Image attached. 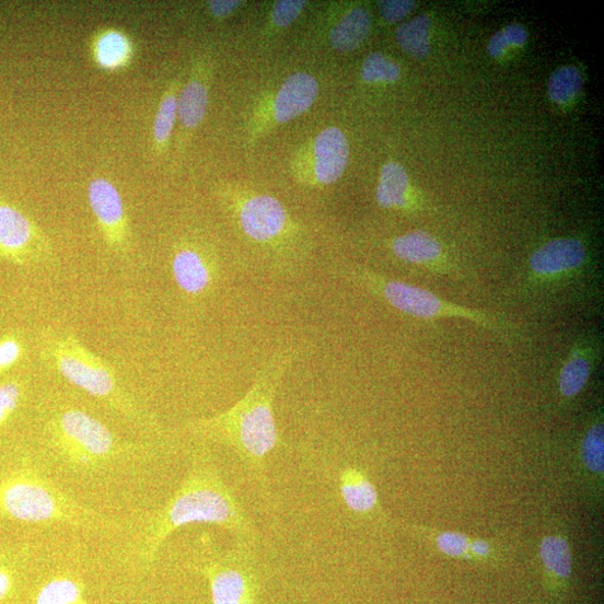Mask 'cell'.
I'll list each match as a JSON object with an SVG mask.
<instances>
[{
  "label": "cell",
  "instance_id": "6da1fadb",
  "mask_svg": "<svg viewBox=\"0 0 604 604\" xmlns=\"http://www.w3.org/2000/svg\"><path fill=\"white\" fill-rule=\"evenodd\" d=\"M214 525L228 531L235 542L258 546L260 536L240 500L225 483L209 444L198 442L177 490L165 506L148 520L142 532L139 557L153 565L166 539L182 527Z\"/></svg>",
  "mask_w": 604,
  "mask_h": 604
},
{
  "label": "cell",
  "instance_id": "7a4b0ae2",
  "mask_svg": "<svg viewBox=\"0 0 604 604\" xmlns=\"http://www.w3.org/2000/svg\"><path fill=\"white\" fill-rule=\"evenodd\" d=\"M297 358V350H279L259 371L247 393L228 411L187 426L198 442L232 449L254 481L269 513L275 511L267 477V458L281 443L274 403L281 382Z\"/></svg>",
  "mask_w": 604,
  "mask_h": 604
},
{
  "label": "cell",
  "instance_id": "3957f363",
  "mask_svg": "<svg viewBox=\"0 0 604 604\" xmlns=\"http://www.w3.org/2000/svg\"><path fill=\"white\" fill-rule=\"evenodd\" d=\"M40 346L44 362L69 383L132 423L149 432H160L156 421L123 386L115 369L88 349L73 333L49 328L43 333Z\"/></svg>",
  "mask_w": 604,
  "mask_h": 604
},
{
  "label": "cell",
  "instance_id": "277c9868",
  "mask_svg": "<svg viewBox=\"0 0 604 604\" xmlns=\"http://www.w3.org/2000/svg\"><path fill=\"white\" fill-rule=\"evenodd\" d=\"M47 433L59 462L78 474L104 472L129 449L105 423L76 408L53 416Z\"/></svg>",
  "mask_w": 604,
  "mask_h": 604
},
{
  "label": "cell",
  "instance_id": "5b68a950",
  "mask_svg": "<svg viewBox=\"0 0 604 604\" xmlns=\"http://www.w3.org/2000/svg\"><path fill=\"white\" fill-rule=\"evenodd\" d=\"M0 518L27 524L77 526L93 520L77 501L31 468L0 479Z\"/></svg>",
  "mask_w": 604,
  "mask_h": 604
},
{
  "label": "cell",
  "instance_id": "8992f818",
  "mask_svg": "<svg viewBox=\"0 0 604 604\" xmlns=\"http://www.w3.org/2000/svg\"><path fill=\"white\" fill-rule=\"evenodd\" d=\"M357 282L379 295L396 311L419 320L460 317L476 323L497 334L513 337L514 325L500 316L452 304L423 288L402 282L367 269L348 274Z\"/></svg>",
  "mask_w": 604,
  "mask_h": 604
},
{
  "label": "cell",
  "instance_id": "52a82bcc",
  "mask_svg": "<svg viewBox=\"0 0 604 604\" xmlns=\"http://www.w3.org/2000/svg\"><path fill=\"white\" fill-rule=\"evenodd\" d=\"M193 564L210 586L213 604H258L262 589L258 546L235 542L229 549L204 544Z\"/></svg>",
  "mask_w": 604,
  "mask_h": 604
},
{
  "label": "cell",
  "instance_id": "ba28073f",
  "mask_svg": "<svg viewBox=\"0 0 604 604\" xmlns=\"http://www.w3.org/2000/svg\"><path fill=\"white\" fill-rule=\"evenodd\" d=\"M229 207L245 236L272 252L276 270L292 271L297 257L290 243L295 229L280 201L269 195H251Z\"/></svg>",
  "mask_w": 604,
  "mask_h": 604
},
{
  "label": "cell",
  "instance_id": "9c48e42d",
  "mask_svg": "<svg viewBox=\"0 0 604 604\" xmlns=\"http://www.w3.org/2000/svg\"><path fill=\"white\" fill-rule=\"evenodd\" d=\"M306 464L350 514L370 516L379 511V493L368 473L337 456L330 444L311 450Z\"/></svg>",
  "mask_w": 604,
  "mask_h": 604
},
{
  "label": "cell",
  "instance_id": "30bf717a",
  "mask_svg": "<svg viewBox=\"0 0 604 604\" xmlns=\"http://www.w3.org/2000/svg\"><path fill=\"white\" fill-rule=\"evenodd\" d=\"M53 257L54 246L44 231L23 211L0 200V258L31 267Z\"/></svg>",
  "mask_w": 604,
  "mask_h": 604
},
{
  "label": "cell",
  "instance_id": "8fae6325",
  "mask_svg": "<svg viewBox=\"0 0 604 604\" xmlns=\"http://www.w3.org/2000/svg\"><path fill=\"white\" fill-rule=\"evenodd\" d=\"M88 198L105 243L116 254L127 255L132 243V232L123 196L117 187L107 178H93L89 183Z\"/></svg>",
  "mask_w": 604,
  "mask_h": 604
},
{
  "label": "cell",
  "instance_id": "7c38bea8",
  "mask_svg": "<svg viewBox=\"0 0 604 604\" xmlns=\"http://www.w3.org/2000/svg\"><path fill=\"white\" fill-rule=\"evenodd\" d=\"M172 272L178 289L191 299L207 297L219 281L216 260L194 244L186 243L175 249Z\"/></svg>",
  "mask_w": 604,
  "mask_h": 604
},
{
  "label": "cell",
  "instance_id": "4fadbf2b",
  "mask_svg": "<svg viewBox=\"0 0 604 604\" xmlns=\"http://www.w3.org/2000/svg\"><path fill=\"white\" fill-rule=\"evenodd\" d=\"M585 258L586 251L580 240L557 239L534 252L530 258V267L538 278H556L579 269Z\"/></svg>",
  "mask_w": 604,
  "mask_h": 604
},
{
  "label": "cell",
  "instance_id": "5bb4252c",
  "mask_svg": "<svg viewBox=\"0 0 604 604\" xmlns=\"http://www.w3.org/2000/svg\"><path fill=\"white\" fill-rule=\"evenodd\" d=\"M209 106V86L204 63L194 66L191 77L177 98V117L181 124L179 149L186 138L204 121Z\"/></svg>",
  "mask_w": 604,
  "mask_h": 604
},
{
  "label": "cell",
  "instance_id": "9a60e30c",
  "mask_svg": "<svg viewBox=\"0 0 604 604\" xmlns=\"http://www.w3.org/2000/svg\"><path fill=\"white\" fill-rule=\"evenodd\" d=\"M349 160L348 141L338 128H328L317 136L313 146L315 179L330 185L345 172Z\"/></svg>",
  "mask_w": 604,
  "mask_h": 604
},
{
  "label": "cell",
  "instance_id": "2e32d148",
  "mask_svg": "<svg viewBox=\"0 0 604 604\" xmlns=\"http://www.w3.org/2000/svg\"><path fill=\"white\" fill-rule=\"evenodd\" d=\"M90 54L98 69L117 72L131 65L135 58V44L126 32L107 27L93 35Z\"/></svg>",
  "mask_w": 604,
  "mask_h": 604
},
{
  "label": "cell",
  "instance_id": "e0dca14e",
  "mask_svg": "<svg viewBox=\"0 0 604 604\" xmlns=\"http://www.w3.org/2000/svg\"><path fill=\"white\" fill-rule=\"evenodd\" d=\"M320 86L307 73L290 76L281 85L275 100L274 115L279 124H286L305 114L315 103Z\"/></svg>",
  "mask_w": 604,
  "mask_h": 604
},
{
  "label": "cell",
  "instance_id": "ac0fdd59",
  "mask_svg": "<svg viewBox=\"0 0 604 604\" xmlns=\"http://www.w3.org/2000/svg\"><path fill=\"white\" fill-rule=\"evenodd\" d=\"M394 256L406 264L433 267L441 264L443 247L438 239L425 231L400 235L392 242Z\"/></svg>",
  "mask_w": 604,
  "mask_h": 604
},
{
  "label": "cell",
  "instance_id": "d6986e66",
  "mask_svg": "<svg viewBox=\"0 0 604 604\" xmlns=\"http://www.w3.org/2000/svg\"><path fill=\"white\" fill-rule=\"evenodd\" d=\"M595 349L584 341L577 344L560 374V392L567 398L579 395L588 384L595 362Z\"/></svg>",
  "mask_w": 604,
  "mask_h": 604
},
{
  "label": "cell",
  "instance_id": "ffe728a7",
  "mask_svg": "<svg viewBox=\"0 0 604 604\" xmlns=\"http://www.w3.org/2000/svg\"><path fill=\"white\" fill-rule=\"evenodd\" d=\"M372 20L365 9L347 13L330 34L332 46L340 53H350L360 47L370 35Z\"/></svg>",
  "mask_w": 604,
  "mask_h": 604
},
{
  "label": "cell",
  "instance_id": "44dd1931",
  "mask_svg": "<svg viewBox=\"0 0 604 604\" xmlns=\"http://www.w3.org/2000/svg\"><path fill=\"white\" fill-rule=\"evenodd\" d=\"M409 178L397 163H387L381 171L376 199L384 209H403L408 206Z\"/></svg>",
  "mask_w": 604,
  "mask_h": 604
},
{
  "label": "cell",
  "instance_id": "7402d4cb",
  "mask_svg": "<svg viewBox=\"0 0 604 604\" xmlns=\"http://www.w3.org/2000/svg\"><path fill=\"white\" fill-rule=\"evenodd\" d=\"M179 80L174 81L165 91L153 127V151L155 158H162L170 146L177 119V92Z\"/></svg>",
  "mask_w": 604,
  "mask_h": 604
},
{
  "label": "cell",
  "instance_id": "603a6c76",
  "mask_svg": "<svg viewBox=\"0 0 604 604\" xmlns=\"http://www.w3.org/2000/svg\"><path fill=\"white\" fill-rule=\"evenodd\" d=\"M35 604H90L79 581L69 576L49 579L38 590Z\"/></svg>",
  "mask_w": 604,
  "mask_h": 604
},
{
  "label": "cell",
  "instance_id": "cb8c5ba5",
  "mask_svg": "<svg viewBox=\"0 0 604 604\" xmlns=\"http://www.w3.org/2000/svg\"><path fill=\"white\" fill-rule=\"evenodd\" d=\"M430 26L431 22L426 15L402 24L395 34L397 44L409 56L426 58L430 53Z\"/></svg>",
  "mask_w": 604,
  "mask_h": 604
},
{
  "label": "cell",
  "instance_id": "d4e9b609",
  "mask_svg": "<svg viewBox=\"0 0 604 604\" xmlns=\"http://www.w3.org/2000/svg\"><path fill=\"white\" fill-rule=\"evenodd\" d=\"M539 554L548 573L561 580H567L571 576L572 557L566 539L559 536L545 537Z\"/></svg>",
  "mask_w": 604,
  "mask_h": 604
},
{
  "label": "cell",
  "instance_id": "484cf974",
  "mask_svg": "<svg viewBox=\"0 0 604 604\" xmlns=\"http://www.w3.org/2000/svg\"><path fill=\"white\" fill-rule=\"evenodd\" d=\"M583 77L574 67H565L551 74L548 81V95L553 103L568 104L582 89Z\"/></svg>",
  "mask_w": 604,
  "mask_h": 604
},
{
  "label": "cell",
  "instance_id": "4316f807",
  "mask_svg": "<svg viewBox=\"0 0 604 604\" xmlns=\"http://www.w3.org/2000/svg\"><path fill=\"white\" fill-rule=\"evenodd\" d=\"M582 463L594 474H603L604 469V430L603 423H594L582 441Z\"/></svg>",
  "mask_w": 604,
  "mask_h": 604
},
{
  "label": "cell",
  "instance_id": "83f0119b",
  "mask_svg": "<svg viewBox=\"0 0 604 604\" xmlns=\"http://www.w3.org/2000/svg\"><path fill=\"white\" fill-rule=\"evenodd\" d=\"M399 74L398 66L379 53L370 55L362 68V78L367 83H392L398 79Z\"/></svg>",
  "mask_w": 604,
  "mask_h": 604
},
{
  "label": "cell",
  "instance_id": "f1b7e54d",
  "mask_svg": "<svg viewBox=\"0 0 604 604\" xmlns=\"http://www.w3.org/2000/svg\"><path fill=\"white\" fill-rule=\"evenodd\" d=\"M527 40V31L521 24H511L500 32L492 35L488 44L489 55L497 59L500 58L507 48L515 45L522 46Z\"/></svg>",
  "mask_w": 604,
  "mask_h": 604
},
{
  "label": "cell",
  "instance_id": "f546056e",
  "mask_svg": "<svg viewBox=\"0 0 604 604\" xmlns=\"http://www.w3.org/2000/svg\"><path fill=\"white\" fill-rule=\"evenodd\" d=\"M23 392V385L18 381L0 383V429L19 409Z\"/></svg>",
  "mask_w": 604,
  "mask_h": 604
},
{
  "label": "cell",
  "instance_id": "4dcf8cb0",
  "mask_svg": "<svg viewBox=\"0 0 604 604\" xmlns=\"http://www.w3.org/2000/svg\"><path fill=\"white\" fill-rule=\"evenodd\" d=\"M25 345L15 333L0 337V375L13 369L24 357Z\"/></svg>",
  "mask_w": 604,
  "mask_h": 604
},
{
  "label": "cell",
  "instance_id": "1f68e13d",
  "mask_svg": "<svg viewBox=\"0 0 604 604\" xmlns=\"http://www.w3.org/2000/svg\"><path fill=\"white\" fill-rule=\"evenodd\" d=\"M437 544L441 551L453 558H469L472 541L463 534L442 533L437 537Z\"/></svg>",
  "mask_w": 604,
  "mask_h": 604
},
{
  "label": "cell",
  "instance_id": "d6a6232c",
  "mask_svg": "<svg viewBox=\"0 0 604 604\" xmlns=\"http://www.w3.org/2000/svg\"><path fill=\"white\" fill-rule=\"evenodd\" d=\"M379 8L387 23H398L416 9V3L411 0H384L379 3Z\"/></svg>",
  "mask_w": 604,
  "mask_h": 604
},
{
  "label": "cell",
  "instance_id": "836d02e7",
  "mask_svg": "<svg viewBox=\"0 0 604 604\" xmlns=\"http://www.w3.org/2000/svg\"><path fill=\"white\" fill-rule=\"evenodd\" d=\"M306 4L307 2H302V0H282V2L275 5L272 20L280 27L289 26L305 9Z\"/></svg>",
  "mask_w": 604,
  "mask_h": 604
},
{
  "label": "cell",
  "instance_id": "e575fe53",
  "mask_svg": "<svg viewBox=\"0 0 604 604\" xmlns=\"http://www.w3.org/2000/svg\"><path fill=\"white\" fill-rule=\"evenodd\" d=\"M241 4L239 0H213L209 3V8L214 16L222 19L231 15Z\"/></svg>",
  "mask_w": 604,
  "mask_h": 604
},
{
  "label": "cell",
  "instance_id": "d590c367",
  "mask_svg": "<svg viewBox=\"0 0 604 604\" xmlns=\"http://www.w3.org/2000/svg\"><path fill=\"white\" fill-rule=\"evenodd\" d=\"M15 585L13 572L5 566H0V601L8 599Z\"/></svg>",
  "mask_w": 604,
  "mask_h": 604
},
{
  "label": "cell",
  "instance_id": "8d00e7d4",
  "mask_svg": "<svg viewBox=\"0 0 604 604\" xmlns=\"http://www.w3.org/2000/svg\"><path fill=\"white\" fill-rule=\"evenodd\" d=\"M471 551L472 554H474L475 557L485 558L489 556L490 546L487 542L477 539L472 542Z\"/></svg>",
  "mask_w": 604,
  "mask_h": 604
}]
</instances>
